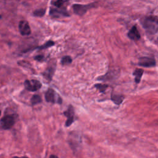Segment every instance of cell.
Masks as SVG:
<instances>
[{"instance_id": "6da1fadb", "label": "cell", "mask_w": 158, "mask_h": 158, "mask_svg": "<svg viewBox=\"0 0 158 158\" xmlns=\"http://www.w3.org/2000/svg\"><path fill=\"white\" fill-rule=\"evenodd\" d=\"M141 24L146 32L150 35H154L158 31V17L150 15L144 17L141 20Z\"/></svg>"}, {"instance_id": "7a4b0ae2", "label": "cell", "mask_w": 158, "mask_h": 158, "mask_svg": "<svg viewBox=\"0 0 158 158\" xmlns=\"http://www.w3.org/2000/svg\"><path fill=\"white\" fill-rule=\"evenodd\" d=\"M15 119L16 117L14 114L4 115L1 119V127L3 130L10 129L14 126L15 122Z\"/></svg>"}, {"instance_id": "3957f363", "label": "cell", "mask_w": 158, "mask_h": 158, "mask_svg": "<svg viewBox=\"0 0 158 158\" xmlns=\"http://www.w3.org/2000/svg\"><path fill=\"white\" fill-rule=\"evenodd\" d=\"M45 99L46 102L52 104L57 103L61 104L62 102V98L52 88H49L45 93Z\"/></svg>"}, {"instance_id": "277c9868", "label": "cell", "mask_w": 158, "mask_h": 158, "mask_svg": "<svg viewBox=\"0 0 158 158\" xmlns=\"http://www.w3.org/2000/svg\"><path fill=\"white\" fill-rule=\"evenodd\" d=\"M94 6V3L85 4V5L75 4L72 6V8L75 14L81 16V15H83L89 9L93 7Z\"/></svg>"}, {"instance_id": "5b68a950", "label": "cell", "mask_w": 158, "mask_h": 158, "mask_svg": "<svg viewBox=\"0 0 158 158\" xmlns=\"http://www.w3.org/2000/svg\"><path fill=\"white\" fill-rule=\"evenodd\" d=\"M24 86L29 91H36L41 88L42 84L37 80H26L24 81Z\"/></svg>"}, {"instance_id": "8992f818", "label": "cell", "mask_w": 158, "mask_h": 158, "mask_svg": "<svg viewBox=\"0 0 158 158\" xmlns=\"http://www.w3.org/2000/svg\"><path fill=\"white\" fill-rule=\"evenodd\" d=\"M63 114L67 118L65 122V127L70 126L72 124V123L74 122V115H75L74 108L72 105H70L68 107L67 110L64 111Z\"/></svg>"}, {"instance_id": "52a82bcc", "label": "cell", "mask_w": 158, "mask_h": 158, "mask_svg": "<svg viewBox=\"0 0 158 158\" xmlns=\"http://www.w3.org/2000/svg\"><path fill=\"white\" fill-rule=\"evenodd\" d=\"M138 65L144 67H152L156 65V61L149 57H141L139 59Z\"/></svg>"}, {"instance_id": "ba28073f", "label": "cell", "mask_w": 158, "mask_h": 158, "mask_svg": "<svg viewBox=\"0 0 158 158\" xmlns=\"http://www.w3.org/2000/svg\"><path fill=\"white\" fill-rule=\"evenodd\" d=\"M19 30L23 36H27L31 34V29L28 23L26 20H21L19 23Z\"/></svg>"}, {"instance_id": "9c48e42d", "label": "cell", "mask_w": 158, "mask_h": 158, "mask_svg": "<svg viewBox=\"0 0 158 158\" xmlns=\"http://www.w3.org/2000/svg\"><path fill=\"white\" fill-rule=\"evenodd\" d=\"M49 14L53 17H69L70 15L68 12L64 9H59L56 8H51L49 11Z\"/></svg>"}, {"instance_id": "30bf717a", "label": "cell", "mask_w": 158, "mask_h": 158, "mask_svg": "<svg viewBox=\"0 0 158 158\" xmlns=\"http://www.w3.org/2000/svg\"><path fill=\"white\" fill-rule=\"evenodd\" d=\"M127 35L128 37L132 40H138L140 39L141 37L140 34L135 25L132 27V28L128 31Z\"/></svg>"}, {"instance_id": "8fae6325", "label": "cell", "mask_w": 158, "mask_h": 158, "mask_svg": "<svg viewBox=\"0 0 158 158\" xmlns=\"http://www.w3.org/2000/svg\"><path fill=\"white\" fill-rule=\"evenodd\" d=\"M55 72V68L53 67H49L43 73V76L48 81H51Z\"/></svg>"}, {"instance_id": "7c38bea8", "label": "cell", "mask_w": 158, "mask_h": 158, "mask_svg": "<svg viewBox=\"0 0 158 158\" xmlns=\"http://www.w3.org/2000/svg\"><path fill=\"white\" fill-rule=\"evenodd\" d=\"M144 70L141 69H136L133 72V75L135 76V81L136 83H139L143 74Z\"/></svg>"}, {"instance_id": "4fadbf2b", "label": "cell", "mask_w": 158, "mask_h": 158, "mask_svg": "<svg viewBox=\"0 0 158 158\" xmlns=\"http://www.w3.org/2000/svg\"><path fill=\"white\" fill-rule=\"evenodd\" d=\"M111 100L114 102V104L117 105L120 104L123 99H124V96L123 95H120V94H111Z\"/></svg>"}, {"instance_id": "5bb4252c", "label": "cell", "mask_w": 158, "mask_h": 158, "mask_svg": "<svg viewBox=\"0 0 158 158\" xmlns=\"http://www.w3.org/2000/svg\"><path fill=\"white\" fill-rule=\"evenodd\" d=\"M54 42L52 40H49V41H48L47 42H46L44 44H43V45L40 46H38L37 48H35V49H38V50H41V49H46L48 48H50L52 46L54 45Z\"/></svg>"}, {"instance_id": "9a60e30c", "label": "cell", "mask_w": 158, "mask_h": 158, "mask_svg": "<svg viewBox=\"0 0 158 158\" xmlns=\"http://www.w3.org/2000/svg\"><path fill=\"white\" fill-rule=\"evenodd\" d=\"M42 101V99H41V98L40 96L38 95V94H35L33 95L31 99H30V102H31V105L34 106V105H36L38 104H40V102H41Z\"/></svg>"}, {"instance_id": "2e32d148", "label": "cell", "mask_w": 158, "mask_h": 158, "mask_svg": "<svg viewBox=\"0 0 158 158\" xmlns=\"http://www.w3.org/2000/svg\"><path fill=\"white\" fill-rule=\"evenodd\" d=\"M72 62V59L71 58L70 56H64L62 59H61V64L62 65H68V64H70Z\"/></svg>"}, {"instance_id": "e0dca14e", "label": "cell", "mask_w": 158, "mask_h": 158, "mask_svg": "<svg viewBox=\"0 0 158 158\" xmlns=\"http://www.w3.org/2000/svg\"><path fill=\"white\" fill-rule=\"evenodd\" d=\"M108 86H109L108 85L100 84V83H98L94 85V87L96 88L99 91L100 93H104Z\"/></svg>"}, {"instance_id": "ac0fdd59", "label": "cell", "mask_w": 158, "mask_h": 158, "mask_svg": "<svg viewBox=\"0 0 158 158\" xmlns=\"http://www.w3.org/2000/svg\"><path fill=\"white\" fill-rule=\"evenodd\" d=\"M46 12V9L41 8V9H38L36 10H35L33 12V15L35 17H43Z\"/></svg>"}, {"instance_id": "d6986e66", "label": "cell", "mask_w": 158, "mask_h": 158, "mask_svg": "<svg viewBox=\"0 0 158 158\" xmlns=\"http://www.w3.org/2000/svg\"><path fill=\"white\" fill-rule=\"evenodd\" d=\"M69 0H56L54 2H52V4L54 6H56V7H58V8H60V7H61L65 2H67V1H69Z\"/></svg>"}, {"instance_id": "ffe728a7", "label": "cell", "mask_w": 158, "mask_h": 158, "mask_svg": "<svg viewBox=\"0 0 158 158\" xmlns=\"http://www.w3.org/2000/svg\"><path fill=\"white\" fill-rule=\"evenodd\" d=\"M44 59V56L43 55H37L34 57V59L37 61H41Z\"/></svg>"}, {"instance_id": "44dd1931", "label": "cell", "mask_w": 158, "mask_h": 158, "mask_svg": "<svg viewBox=\"0 0 158 158\" xmlns=\"http://www.w3.org/2000/svg\"><path fill=\"white\" fill-rule=\"evenodd\" d=\"M57 157V156H55V155H51V156H50V157Z\"/></svg>"}]
</instances>
